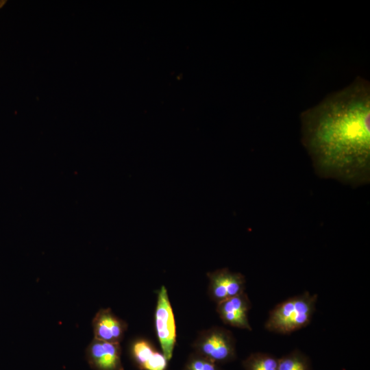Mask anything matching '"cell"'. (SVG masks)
<instances>
[{
	"mask_svg": "<svg viewBox=\"0 0 370 370\" xmlns=\"http://www.w3.org/2000/svg\"><path fill=\"white\" fill-rule=\"evenodd\" d=\"M369 83L360 77L301 114V141L319 175L369 182Z\"/></svg>",
	"mask_w": 370,
	"mask_h": 370,
	"instance_id": "1",
	"label": "cell"
},
{
	"mask_svg": "<svg viewBox=\"0 0 370 370\" xmlns=\"http://www.w3.org/2000/svg\"><path fill=\"white\" fill-rule=\"evenodd\" d=\"M318 296L305 291L276 305L269 313L264 328L287 334L307 326L314 313Z\"/></svg>",
	"mask_w": 370,
	"mask_h": 370,
	"instance_id": "2",
	"label": "cell"
},
{
	"mask_svg": "<svg viewBox=\"0 0 370 370\" xmlns=\"http://www.w3.org/2000/svg\"><path fill=\"white\" fill-rule=\"evenodd\" d=\"M195 354L217 363L235 359L236 341L231 331L214 326L200 332L193 343Z\"/></svg>",
	"mask_w": 370,
	"mask_h": 370,
	"instance_id": "3",
	"label": "cell"
},
{
	"mask_svg": "<svg viewBox=\"0 0 370 370\" xmlns=\"http://www.w3.org/2000/svg\"><path fill=\"white\" fill-rule=\"evenodd\" d=\"M155 325L162 354L169 360L175 345L176 328L174 314L164 286H162L158 292Z\"/></svg>",
	"mask_w": 370,
	"mask_h": 370,
	"instance_id": "4",
	"label": "cell"
},
{
	"mask_svg": "<svg viewBox=\"0 0 370 370\" xmlns=\"http://www.w3.org/2000/svg\"><path fill=\"white\" fill-rule=\"evenodd\" d=\"M207 276L209 280L208 293L217 304L245 292V278L241 273L222 268L208 272Z\"/></svg>",
	"mask_w": 370,
	"mask_h": 370,
	"instance_id": "5",
	"label": "cell"
},
{
	"mask_svg": "<svg viewBox=\"0 0 370 370\" xmlns=\"http://www.w3.org/2000/svg\"><path fill=\"white\" fill-rule=\"evenodd\" d=\"M120 343L93 338L86 355L90 366L95 370H124L121 359Z\"/></svg>",
	"mask_w": 370,
	"mask_h": 370,
	"instance_id": "6",
	"label": "cell"
},
{
	"mask_svg": "<svg viewBox=\"0 0 370 370\" xmlns=\"http://www.w3.org/2000/svg\"><path fill=\"white\" fill-rule=\"evenodd\" d=\"M217 304V312L225 324L249 331L252 330L248 319L251 305L245 292Z\"/></svg>",
	"mask_w": 370,
	"mask_h": 370,
	"instance_id": "7",
	"label": "cell"
},
{
	"mask_svg": "<svg viewBox=\"0 0 370 370\" xmlns=\"http://www.w3.org/2000/svg\"><path fill=\"white\" fill-rule=\"evenodd\" d=\"M94 338L106 342L120 343L127 325L116 316L110 308H101L92 321Z\"/></svg>",
	"mask_w": 370,
	"mask_h": 370,
	"instance_id": "8",
	"label": "cell"
},
{
	"mask_svg": "<svg viewBox=\"0 0 370 370\" xmlns=\"http://www.w3.org/2000/svg\"><path fill=\"white\" fill-rule=\"evenodd\" d=\"M131 353L134 362L141 370H166L168 360L154 348L147 340L140 338L132 345Z\"/></svg>",
	"mask_w": 370,
	"mask_h": 370,
	"instance_id": "9",
	"label": "cell"
},
{
	"mask_svg": "<svg viewBox=\"0 0 370 370\" xmlns=\"http://www.w3.org/2000/svg\"><path fill=\"white\" fill-rule=\"evenodd\" d=\"M278 358L261 352L251 354L243 362L245 370H278Z\"/></svg>",
	"mask_w": 370,
	"mask_h": 370,
	"instance_id": "10",
	"label": "cell"
},
{
	"mask_svg": "<svg viewBox=\"0 0 370 370\" xmlns=\"http://www.w3.org/2000/svg\"><path fill=\"white\" fill-rule=\"evenodd\" d=\"M278 370H310L307 357L298 350L278 359Z\"/></svg>",
	"mask_w": 370,
	"mask_h": 370,
	"instance_id": "11",
	"label": "cell"
},
{
	"mask_svg": "<svg viewBox=\"0 0 370 370\" xmlns=\"http://www.w3.org/2000/svg\"><path fill=\"white\" fill-rule=\"evenodd\" d=\"M184 370H221L218 364L197 354L189 357Z\"/></svg>",
	"mask_w": 370,
	"mask_h": 370,
	"instance_id": "12",
	"label": "cell"
},
{
	"mask_svg": "<svg viewBox=\"0 0 370 370\" xmlns=\"http://www.w3.org/2000/svg\"><path fill=\"white\" fill-rule=\"evenodd\" d=\"M6 1L0 0V9L5 5Z\"/></svg>",
	"mask_w": 370,
	"mask_h": 370,
	"instance_id": "13",
	"label": "cell"
}]
</instances>
